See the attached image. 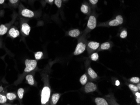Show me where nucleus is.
<instances>
[{"mask_svg":"<svg viewBox=\"0 0 140 105\" xmlns=\"http://www.w3.org/2000/svg\"><path fill=\"white\" fill-rule=\"evenodd\" d=\"M87 81V77L86 75L84 74L81 77V78L80 79V82L82 85H84L85 84H86Z\"/></svg>","mask_w":140,"mask_h":105,"instance_id":"f3484780","label":"nucleus"},{"mask_svg":"<svg viewBox=\"0 0 140 105\" xmlns=\"http://www.w3.org/2000/svg\"><path fill=\"white\" fill-rule=\"evenodd\" d=\"M127 32L126 31H123V32H122L120 34V37L123 39H124L125 38H126L127 36Z\"/></svg>","mask_w":140,"mask_h":105,"instance_id":"c85d7f7f","label":"nucleus"},{"mask_svg":"<svg viewBox=\"0 0 140 105\" xmlns=\"http://www.w3.org/2000/svg\"><path fill=\"white\" fill-rule=\"evenodd\" d=\"M19 1V0H9V1L12 4H17Z\"/></svg>","mask_w":140,"mask_h":105,"instance_id":"c756f323","label":"nucleus"},{"mask_svg":"<svg viewBox=\"0 0 140 105\" xmlns=\"http://www.w3.org/2000/svg\"><path fill=\"white\" fill-rule=\"evenodd\" d=\"M8 30V28L5 25L1 24L0 26V36H2L5 34L7 33Z\"/></svg>","mask_w":140,"mask_h":105,"instance_id":"ddd939ff","label":"nucleus"},{"mask_svg":"<svg viewBox=\"0 0 140 105\" xmlns=\"http://www.w3.org/2000/svg\"><path fill=\"white\" fill-rule=\"evenodd\" d=\"M95 103L97 105H108V103L104 99L101 98H97L95 99Z\"/></svg>","mask_w":140,"mask_h":105,"instance_id":"1a4fd4ad","label":"nucleus"},{"mask_svg":"<svg viewBox=\"0 0 140 105\" xmlns=\"http://www.w3.org/2000/svg\"><path fill=\"white\" fill-rule=\"evenodd\" d=\"M5 0H0V4H2L5 2Z\"/></svg>","mask_w":140,"mask_h":105,"instance_id":"f704fd0d","label":"nucleus"},{"mask_svg":"<svg viewBox=\"0 0 140 105\" xmlns=\"http://www.w3.org/2000/svg\"><path fill=\"white\" fill-rule=\"evenodd\" d=\"M115 85L116 86H119L120 85V82L119 81H116L115 82Z\"/></svg>","mask_w":140,"mask_h":105,"instance_id":"72a5a7b5","label":"nucleus"},{"mask_svg":"<svg viewBox=\"0 0 140 105\" xmlns=\"http://www.w3.org/2000/svg\"><path fill=\"white\" fill-rule=\"evenodd\" d=\"M25 65L26 68H25V71L29 72L34 70L37 65V62L35 60H26Z\"/></svg>","mask_w":140,"mask_h":105,"instance_id":"f03ea898","label":"nucleus"},{"mask_svg":"<svg viewBox=\"0 0 140 105\" xmlns=\"http://www.w3.org/2000/svg\"><path fill=\"white\" fill-rule=\"evenodd\" d=\"M91 60L93 61H97L99 59V55L97 53H94L91 56Z\"/></svg>","mask_w":140,"mask_h":105,"instance_id":"393cba45","label":"nucleus"},{"mask_svg":"<svg viewBox=\"0 0 140 105\" xmlns=\"http://www.w3.org/2000/svg\"><path fill=\"white\" fill-rule=\"evenodd\" d=\"M97 88V85L94 83L91 82L88 83L86 85L85 87V91L87 93L92 92L96 90Z\"/></svg>","mask_w":140,"mask_h":105,"instance_id":"39448f33","label":"nucleus"},{"mask_svg":"<svg viewBox=\"0 0 140 105\" xmlns=\"http://www.w3.org/2000/svg\"><path fill=\"white\" fill-rule=\"evenodd\" d=\"M89 47L93 50H96L99 47V43L98 42H91L88 44Z\"/></svg>","mask_w":140,"mask_h":105,"instance_id":"9b49d317","label":"nucleus"},{"mask_svg":"<svg viewBox=\"0 0 140 105\" xmlns=\"http://www.w3.org/2000/svg\"><path fill=\"white\" fill-rule=\"evenodd\" d=\"M97 25V20L96 18L93 16H91L89 18L88 22L87 27L91 29H95Z\"/></svg>","mask_w":140,"mask_h":105,"instance_id":"20e7f679","label":"nucleus"},{"mask_svg":"<svg viewBox=\"0 0 140 105\" xmlns=\"http://www.w3.org/2000/svg\"><path fill=\"white\" fill-rule=\"evenodd\" d=\"M110 47V43L107 42L103 43L101 46V48L103 50H105V49H108Z\"/></svg>","mask_w":140,"mask_h":105,"instance_id":"6ab92c4d","label":"nucleus"},{"mask_svg":"<svg viewBox=\"0 0 140 105\" xmlns=\"http://www.w3.org/2000/svg\"><path fill=\"white\" fill-rule=\"evenodd\" d=\"M43 53L42 51H38L35 54V59L36 60H40L43 56Z\"/></svg>","mask_w":140,"mask_h":105,"instance_id":"5701e85b","label":"nucleus"},{"mask_svg":"<svg viewBox=\"0 0 140 105\" xmlns=\"http://www.w3.org/2000/svg\"><path fill=\"white\" fill-rule=\"evenodd\" d=\"M26 79L27 81L28 84L31 85H34V77L31 75H28L26 77Z\"/></svg>","mask_w":140,"mask_h":105,"instance_id":"f8f14e48","label":"nucleus"},{"mask_svg":"<svg viewBox=\"0 0 140 105\" xmlns=\"http://www.w3.org/2000/svg\"><path fill=\"white\" fill-rule=\"evenodd\" d=\"M21 14L23 17L30 18L33 17L34 16V12L31 10L28 9L27 8H25L22 10Z\"/></svg>","mask_w":140,"mask_h":105,"instance_id":"423d86ee","label":"nucleus"},{"mask_svg":"<svg viewBox=\"0 0 140 105\" xmlns=\"http://www.w3.org/2000/svg\"><path fill=\"white\" fill-rule=\"evenodd\" d=\"M62 2V0H55V4L59 8L61 7Z\"/></svg>","mask_w":140,"mask_h":105,"instance_id":"bb28decb","label":"nucleus"},{"mask_svg":"<svg viewBox=\"0 0 140 105\" xmlns=\"http://www.w3.org/2000/svg\"><path fill=\"white\" fill-rule=\"evenodd\" d=\"M131 81L133 83H139L140 82V78L138 77H133L131 78Z\"/></svg>","mask_w":140,"mask_h":105,"instance_id":"a878e982","label":"nucleus"},{"mask_svg":"<svg viewBox=\"0 0 140 105\" xmlns=\"http://www.w3.org/2000/svg\"><path fill=\"white\" fill-rule=\"evenodd\" d=\"M81 11L82 13H84V14H86L89 11V8L88 7V6L85 4H83L82 5L81 7Z\"/></svg>","mask_w":140,"mask_h":105,"instance_id":"aec40b11","label":"nucleus"},{"mask_svg":"<svg viewBox=\"0 0 140 105\" xmlns=\"http://www.w3.org/2000/svg\"><path fill=\"white\" fill-rule=\"evenodd\" d=\"M51 90L48 86H45L42 89L41 93V103L42 105L48 102L50 97Z\"/></svg>","mask_w":140,"mask_h":105,"instance_id":"f257e3e1","label":"nucleus"},{"mask_svg":"<svg viewBox=\"0 0 140 105\" xmlns=\"http://www.w3.org/2000/svg\"><path fill=\"white\" fill-rule=\"evenodd\" d=\"M48 1H49V2L51 3H53L54 1V0H48Z\"/></svg>","mask_w":140,"mask_h":105,"instance_id":"e433bc0d","label":"nucleus"},{"mask_svg":"<svg viewBox=\"0 0 140 105\" xmlns=\"http://www.w3.org/2000/svg\"><path fill=\"white\" fill-rule=\"evenodd\" d=\"M90 3L93 5H95L96 4H97L98 2V0H89Z\"/></svg>","mask_w":140,"mask_h":105,"instance_id":"7c9ffc66","label":"nucleus"},{"mask_svg":"<svg viewBox=\"0 0 140 105\" xmlns=\"http://www.w3.org/2000/svg\"><path fill=\"white\" fill-rule=\"evenodd\" d=\"M64 1H66V0H64Z\"/></svg>","mask_w":140,"mask_h":105,"instance_id":"4c0bfd02","label":"nucleus"},{"mask_svg":"<svg viewBox=\"0 0 140 105\" xmlns=\"http://www.w3.org/2000/svg\"><path fill=\"white\" fill-rule=\"evenodd\" d=\"M19 34L20 33L19 31L17 29H16L14 28H11L8 32L9 35L14 38H15L19 36Z\"/></svg>","mask_w":140,"mask_h":105,"instance_id":"6e6552de","label":"nucleus"},{"mask_svg":"<svg viewBox=\"0 0 140 105\" xmlns=\"http://www.w3.org/2000/svg\"><path fill=\"white\" fill-rule=\"evenodd\" d=\"M135 96H136L137 98H140V94L139 93L137 92L135 93Z\"/></svg>","mask_w":140,"mask_h":105,"instance_id":"2f4dec72","label":"nucleus"},{"mask_svg":"<svg viewBox=\"0 0 140 105\" xmlns=\"http://www.w3.org/2000/svg\"><path fill=\"white\" fill-rule=\"evenodd\" d=\"M129 87L131 90H133L134 91H137L138 90V87L136 86L135 85H132V84H130L129 85Z\"/></svg>","mask_w":140,"mask_h":105,"instance_id":"cd10ccee","label":"nucleus"},{"mask_svg":"<svg viewBox=\"0 0 140 105\" xmlns=\"http://www.w3.org/2000/svg\"><path fill=\"white\" fill-rule=\"evenodd\" d=\"M109 25L110 26H112V27H114V26H118L119 25V24L118 23V22L117 20L116 19H114V20L111 21L109 22Z\"/></svg>","mask_w":140,"mask_h":105,"instance_id":"4be33fe9","label":"nucleus"},{"mask_svg":"<svg viewBox=\"0 0 140 105\" xmlns=\"http://www.w3.org/2000/svg\"><path fill=\"white\" fill-rule=\"evenodd\" d=\"M116 19L118 22L119 25L123 24V19L121 16L118 15L116 17Z\"/></svg>","mask_w":140,"mask_h":105,"instance_id":"b1692460","label":"nucleus"},{"mask_svg":"<svg viewBox=\"0 0 140 105\" xmlns=\"http://www.w3.org/2000/svg\"><path fill=\"white\" fill-rule=\"evenodd\" d=\"M88 71V74L93 79H95L96 77H97V74L93 70H92L91 68H89Z\"/></svg>","mask_w":140,"mask_h":105,"instance_id":"2eb2a0df","label":"nucleus"},{"mask_svg":"<svg viewBox=\"0 0 140 105\" xmlns=\"http://www.w3.org/2000/svg\"><path fill=\"white\" fill-rule=\"evenodd\" d=\"M6 97L7 98V99L9 100H12L16 98V96L14 94L12 93H8L6 94Z\"/></svg>","mask_w":140,"mask_h":105,"instance_id":"dca6fc26","label":"nucleus"},{"mask_svg":"<svg viewBox=\"0 0 140 105\" xmlns=\"http://www.w3.org/2000/svg\"><path fill=\"white\" fill-rule=\"evenodd\" d=\"M136 100V102L137 103H140V98H137V97Z\"/></svg>","mask_w":140,"mask_h":105,"instance_id":"473e14b6","label":"nucleus"},{"mask_svg":"<svg viewBox=\"0 0 140 105\" xmlns=\"http://www.w3.org/2000/svg\"><path fill=\"white\" fill-rule=\"evenodd\" d=\"M137 87H138V90H140V83H138V85H137Z\"/></svg>","mask_w":140,"mask_h":105,"instance_id":"c9c22d12","label":"nucleus"},{"mask_svg":"<svg viewBox=\"0 0 140 105\" xmlns=\"http://www.w3.org/2000/svg\"><path fill=\"white\" fill-rule=\"evenodd\" d=\"M24 91H25L24 89L22 88H20L19 89V90H18V96L19 98H20V99H22L23 98Z\"/></svg>","mask_w":140,"mask_h":105,"instance_id":"a211bd4d","label":"nucleus"},{"mask_svg":"<svg viewBox=\"0 0 140 105\" xmlns=\"http://www.w3.org/2000/svg\"><path fill=\"white\" fill-rule=\"evenodd\" d=\"M80 33V32L78 29H74L70 31L68 33V34L71 37H76L79 35Z\"/></svg>","mask_w":140,"mask_h":105,"instance_id":"9d476101","label":"nucleus"},{"mask_svg":"<svg viewBox=\"0 0 140 105\" xmlns=\"http://www.w3.org/2000/svg\"><path fill=\"white\" fill-rule=\"evenodd\" d=\"M21 31L26 35H29L30 32L31 27L27 23H24L21 25Z\"/></svg>","mask_w":140,"mask_h":105,"instance_id":"0eeeda50","label":"nucleus"},{"mask_svg":"<svg viewBox=\"0 0 140 105\" xmlns=\"http://www.w3.org/2000/svg\"><path fill=\"white\" fill-rule=\"evenodd\" d=\"M60 95L59 94H55L53 95L52 96V100L53 104H56L57 103L60 98Z\"/></svg>","mask_w":140,"mask_h":105,"instance_id":"4468645a","label":"nucleus"},{"mask_svg":"<svg viewBox=\"0 0 140 105\" xmlns=\"http://www.w3.org/2000/svg\"><path fill=\"white\" fill-rule=\"evenodd\" d=\"M7 101V98L3 95L0 94V103L4 104Z\"/></svg>","mask_w":140,"mask_h":105,"instance_id":"412c9836","label":"nucleus"},{"mask_svg":"<svg viewBox=\"0 0 140 105\" xmlns=\"http://www.w3.org/2000/svg\"><path fill=\"white\" fill-rule=\"evenodd\" d=\"M86 47V46L85 44L82 42H80L76 46V49L74 53V55H78L81 54L85 50Z\"/></svg>","mask_w":140,"mask_h":105,"instance_id":"7ed1b4c3","label":"nucleus"}]
</instances>
